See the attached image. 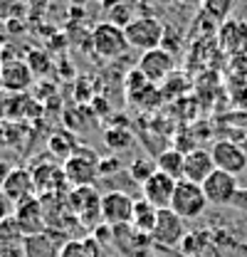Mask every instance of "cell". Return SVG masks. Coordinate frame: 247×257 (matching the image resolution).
<instances>
[{"label": "cell", "mask_w": 247, "mask_h": 257, "mask_svg": "<svg viewBox=\"0 0 247 257\" xmlns=\"http://www.w3.org/2000/svg\"><path fill=\"white\" fill-rule=\"evenodd\" d=\"M15 223L23 232L30 235H40L42 230H47V220H45V208H42V200L40 195H32L25 198L15 205Z\"/></svg>", "instance_id": "cell-12"}, {"label": "cell", "mask_w": 247, "mask_h": 257, "mask_svg": "<svg viewBox=\"0 0 247 257\" xmlns=\"http://www.w3.org/2000/svg\"><path fill=\"white\" fill-rule=\"evenodd\" d=\"M57 257H104V247L94 235H87L82 240H64Z\"/></svg>", "instance_id": "cell-18"}, {"label": "cell", "mask_w": 247, "mask_h": 257, "mask_svg": "<svg viewBox=\"0 0 247 257\" xmlns=\"http://www.w3.org/2000/svg\"><path fill=\"white\" fill-rule=\"evenodd\" d=\"M10 218V200L0 193V220H8Z\"/></svg>", "instance_id": "cell-27"}, {"label": "cell", "mask_w": 247, "mask_h": 257, "mask_svg": "<svg viewBox=\"0 0 247 257\" xmlns=\"http://www.w3.org/2000/svg\"><path fill=\"white\" fill-rule=\"evenodd\" d=\"M156 171H158V168H156V161H149V159H144V156H141V159H134L129 163V176H131L139 186H144Z\"/></svg>", "instance_id": "cell-22"}, {"label": "cell", "mask_w": 247, "mask_h": 257, "mask_svg": "<svg viewBox=\"0 0 247 257\" xmlns=\"http://www.w3.org/2000/svg\"><path fill=\"white\" fill-rule=\"evenodd\" d=\"M30 173L37 195H67L69 191L62 163H37L35 168H30Z\"/></svg>", "instance_id": "cell-9"}, {"label": "cell", "mask_w": 247, "mask_h": 257, "mask_svg": "<svg viewBox=\"0 0 247 257\" xmlns=\"http://www.w3.org/2000/svg\"><path fill=\"white\" fill-rule=\"evenodd\" d=\"M67 208L74 215V220L82 225H87L89 230H94L96 225H101V195L94 186H82V188H69L67 195Z\"/></svg>", "instance_id": "cell-1"}, {"label": "cell", "mask_w": 247, "mask_h": 257, "mask_svg": "<svg viewBox=\"0 0 247 257\" xmlns=\"http://www.w3.org/2000/svg\"><path fill=\"white\" fill-rule=\"evenodd\" d=\"M156 218H158V208L151 205L146 198H139L136 205H134V218H131V227L141 235H149L154 232L156 227Z\"/></svg>", "instance_id": "cell-19"}, {"label": "cell", "mask_w": 247, "mask_h": 257, "mask_svg": "<svg viewBox=\"0 0 247 257\" xmlns=\"http://www.w3.org/2000/svg\"><path fill=\"white\" fill-rule=\"evenodd\" d=\"M210 156L215 161V168L227 171L232 176H240L247 171V156L235 139H217L210 146Z\"/></svg>", "instance_id": "cell-10"}, {"label": "cell", "mask_w": 247, "mask_h": 257, "mask_svg": "<svg viewBox=\"0 0 247 257\" xmlns=\"http://www.w3.org/2000/svg\"><path fill=\"white\" fill-rule=\"evenodd\" d=\"M92 50L101 60H119L129 52V40L121 25L114 23H99L92 30Z\"/></svg>", "instance_id": "cell-4"}, {"label": "cell", "mask_w": 247, "mask_h": 257, "mask_svg": "<svg viewBox=\"0 0 247 257\" xmlns=\"http://www.w3.org/2000/svg\"><path fill=\"white\" fill-rule=\"evenodd\" d=\"M217 45L227 55H242L247 50V20L227 18L217 28Z\"/></svg>", "instance_id": "cell-13"}, {"label": "cell", "mask_w": 247, "mask_h": 257, "mask_svg": "<svg viewBox=\"0 0 247 257\" xmlns=\"http://www.w3.org/2000/svg\"><path fill=\"white\" fill-rule=\"evenodd\" d=\"M35 72L23 60H3L0 64V87L8 92H25L30 89Z\"/></svg>", "instance_id": "cell-14"}, {"label": "cell", "mask_w": 247, "mask_h": 257, "mask_svg": "<svg viewBox=\"0 0 247 257\" xmlns=\"http://www.w3.org/2000/svg\"><path fill=\"white\" fill-rule=\"evenodd\" d=\"M104 144H106L114 154H119V151H124V149L131 144V131H129V128H109V131L104 134Z\"/></svg>", "instance_id": "cell-24"}, {"label": "cell", "mask_w": 247, "mask_h": 257, "mask_svg": "<svg viewBox=\"0 0 247 257\" xmlns=\"http://www.w3.org/2000/svg\"><path fill=\"white\" fill-rule=\"evenodd\" d=\"M8 173H10V163L0 159V191H3V186H5V178H8Z\"/></svg>", "instance_id": "cell-28"}, {"label": "cell", "mask_w": 247, "mask_h": 257, "mask_svg": "<svg viewBox=\"0 0 247 257\" xmlns=\"http://www.w3.org/2000/svg\"><path fill=\"white\" fill-rule=\"evenodd\" d=\"M99 161H101V156H96L92 149H84V146H79L69 159H64L62 168H64V176H67L69 188L94 186V183L101 178V173H99Z\"/></svg>", "instance_id": "cell-3"}, {"label": "cell", "mask_w": 247, "mask_h": 257, "mask_svg": "<svg viewBox=\"0 0 247 257\" xmlns=\"http://www.w3.org/2000/svg\"><path fill=\"white\" fill-rule=\"evenodd\" d=\"M185 220L181 215H176L171 208H161L158 218H156V227L151 232V242L161 245V247H178L185 240Z\"/></svg>", "instance_id": "cell-6"}, {"label": "cell", "mask_w": 247, "mask_h": 257, "mask_svg": "<svg viewBox=\"0 0 247 257\" xmlns=\"http://www.w3.org/2000/svg\"><path fill=\"white\" fill-rule=\"evenodd\" d=\"M176 186H178L176 178H171V176L156 171L154 176L141 186V198H146L158 210H161V208H171V198H173V193H176Z\"/></svg>", "instance_id": "cell-15"}, {"label": "cell", "mask_w": 247, "mask_h": 257, "mask_svg": "<svg viewBox=\"0 0 247 257\" xmlns=\"http://www.w3.org/2000/svg\"><path fill=\"white\" fill-rule=\"evenodd\" d=\"M77 149H79V144L74 141L72 134H55V136L50 139V151H52L55 156H60L62 161L69 159Z\"/></svg>", "instance_id": "cell-21"}, {"label": "cell", "mask_w": 247, "mask_h": 257, "mask_svg": "<svg viewBox=\"0 0 247 257\" xmlns=\"http://www.w3.org/2000/svg\"><path fill=\"white\" fill-rule=\"evenodd\" d=\"M237 144H240V149L245 151V156H247V131L242 134V139H237Z\"/></svg>", "instance_id": "cell-29"}, {"label": "cell", "mask_w": 247, "mask_h": 257, "mask_svg": "<svg viewBox=\"0 0 247 257\" xmlns=\"http://www.w3.org/2000/svg\"><path fill=\"white\" fill-rule=\"evenodd\" d=\"M99 3H101V5H109V8H114V5H119L121 0H99Z\"/></svg>", "instance_id": "cell-30"}, {"label": "cell", "mask_w": 247, "mask_h": 257, "mask_svg": "<svg viewBox=\"0 0 247 257\" xmlns=\"http://www.w3.org/2000/svg\"><path fill=\"white\" fill-rule=\"evenodd\" d=\"M235 3H237V0H200L205 15H210L213 20H220V23H225V20L230 18Z\"/></svg>", "instance_id": "cell-23"}, {"label": "cell", "mask_w": 247, "mask_h": 257, "mask_svg": "<svg viewBox=\"0 0 247 257\" xmlns=\"http://www.w3.org/2000/svg\"><path fill=\"white\" fill-rule=\"evenodd\" d=\"M156 168H158L161 173H166V176L181 181V178H183V168H185V154L178 151V149H166V151L158 154Z\"/></svg>", "instance_id": "cell-20"}, {"label": "cell", "mask_w": 247, "mask_h": 257, "mask_svg": "<svg viewBox=\"0 0 247 257\" xmlns=\"http://www.w3.org/2000/svg\"><path fill=\"white\" fill-rule=\"evenodd\" d=\"M0 193H3L10 203H15V205H18L20 200H25V198L37 195L30 168H10V173H8V178H5V186H3Z\"/></svg>", "instance_id": "cell-16"}, {"label": "cell", "mask_w": 247, "mask_h": 257, "mask_svg": "<svg viewBox=\"0 0 247 257\" xmlns=\"http://www.w3.org/2000/svg\"><path fill=\"white\" fill-rule=\"evenodd\" d=\"M208 205H210V203H208V198H205V193H203V186L190 183V181H185V178L178 181L176 193H173V198H171V210H173L176 215H181L185 223H188V220L200 218Z\"/></svg>", "instance_id": "cell-5"}, {"label": "cell", "mask_w": 247, "mask_h": 257, "mask_svg": "<svg viewBox=\"0 0 247 257\" xmlns=\"http://www.w3.org/2000/svg\"><path fill=\"white\" fill-rule=\"evenodd\" d=\"M213 171H215V161H213L208 149H195V151H188V154H185V168H183L185 181L200 186ZM183 178H181V181H183Z\"/></svg>", "instance_id": "cell-17"}, {"label": "cell", "mask_w": 247, "mask_h": 257, "mask_svg": "<svg viewBox=\"0 0 247 257\" xmlns=\"http://www.w3.org/2000/svg\"><path fill=\"white\" fill-rule=\"evenodd\" d=\"M156 3H171V0H156Z\"/></svg>", "instance_id": "cell-32"}, {"label": "cell", "mask_w": 247, "mask_h": 257, "mask_svg": "<svg viewBox=\"0 0 247 257\" xmlns=\"http://www.w3.org/2000/svg\"><path fill=\"white\" fill-rule=\"evenodd\" d=\"M124 32H126L129 47L149 52V50H156V47H163L166 25L156 15H136L134 20H129Z\"/></svg>", "instance_id": "cell-2"}, {"label": "cell", "mask_w": 247, "mask_h": 257, "mask_svg": "<svg viewBox=\"0 0 247 257\" xmlns=\"http://www.w3.org/2000/svg\"><path fill=\"white\" fill-rule=\"evenodd\" d=\"M136 200L124 191H109L101 195V220L111 227L131 225Z\"/></svg>", "instance_id": "cell-7"}, {"label": "cell", "mask_w": 247, "mask_h": 257, "mask_svg": "<svg viewBox=\"0 0 247 257\" xmlns=\"http://www.w3.org/2000/svg\"><path fill=\"white\" fill-rule=\"evenodd\" d=\"M121 168H124V166H121V159H119L116 154L99 161V173H101V178H106V176H114V173H119Z\"/></svg>", "instance_id": "cell-25"}, {"label": "cell", "mask_w": 247, "mask_h": 257, "mask_svg": "<svg viewBox=\"0 0 247 257\" xmlns=\"http://www.w3.org/2000/svg\"><path fill=\"white\" fill-rule=\"evenodd\" d=\"M136 69L151 84H161L176 69V62H173V55L166 47H156V50H149V52H141V60L136 64Z\"/></svg>", "instance_id": "cell-11"}, {"label": "cell", "mask_w": 247, "mask_h": 257, "mask_svg": "<svg viewBox=\"0 0 247 257\" xmlns=\"http://www.w3.org/2000/svg\"><path fill=\"white\" fill-rule=\"evenodd\" d=\"M3 55H5V47L0 45V64H3Z\"/></svg>", "instance_id": "cell-31"}, {"label": "cell", "mask_w": 247, "mask_h": 257, "mask_svg": "<svg viewBox=\"0 0 247 257\" xmlns=\"http://www.w3.org/2000/svg\"><path fill=\"white\" fill-rule=\"evenodd\" d=\"M200 186H203V193H205L210 205H232L235 195L240 191L237 176H232L227 171H220V168H215Z\"/></svg>", "instance_id": "cell-8"}, {"label": "cell", "mask_w": 247, "mask_h": 257, "mask_svg": "<svg viewBox=\"0 0 247 257\" xmlns=\"http://www.w3.org/2000/svg\"><path fill=\"white\" fill-rule=\"evenodd\" d=\"M232 208H237V210L247 213V188H240V191H237L235 200H232Z\"/></svg>", "instance_id": "cell-26"}]
</instances>
